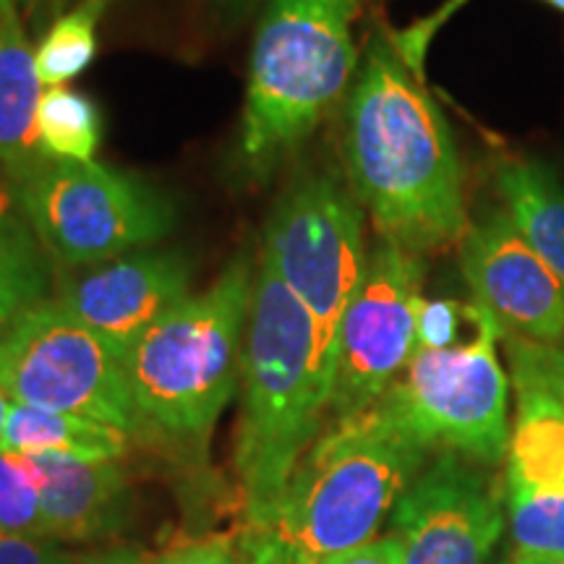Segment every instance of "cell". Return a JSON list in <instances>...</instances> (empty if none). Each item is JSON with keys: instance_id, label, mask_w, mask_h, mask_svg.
<instances>
[{"instance_id": "26", "label": "cell", "mask_w": 564, "mask_h": 564, "mask_svg": "<svg viewBox=\"0 0 564 564\" xmlns=\"http://www.w3.org/2000/svg\"><path fill=\"white\" fill-rule=\"evenodd\" d=\"M463 327H470V303H457L453 299L426 301L421 295L415 303V348L444 350L455 348L465 340Z\"/></svg>"}, {"instance_id": "32", "label": "cell", "mask_w": 564, "mask_h": 564, "mask_svg": "<svg viewBox=\"0 0 564 564\" xmlns=\"http://www.w3.org/2000/svg\"><path fill=\"white\" fill-rule=\"evenodd\" d=\"M55 3H61V0H0V13H6V11H11V9H17V11H40V9H45V6H55Z\"/></svg>"}, {"instance_id": "30", "label": "cell", "mask_w": 564, "mask_h": 564, "mask_svg": "<svg viewBox=\"0 0 564 564\" xmlns=\"http://www.w3.org/2000/svg\"><path fill=\"white\" fill-rule=\"evenodd\" d=\"M270 0H209V9L223 24H241L253 13L264 11Z\"/></svg>"}, {"instance_id": "33", "label": "cell", "mask_w": 564, "mask_h": 564, "mask_svg": "<svg viewBox=\"0 0 564 564\" xmlns=\"http://www.w3.org/2000/svg\"><path fill=\"white\" fill-rule=\"evenodd\" d=\"M11 400L6 398V392L0 390V442H3V429H6V415H9Z\"/></svg>"}, {"instance_id": "13", "label": "cell", "mask_w": 564, "mask_h": 564, "mask_svg": "<svg viewBox=\"0 0 564 564\" xmlns=\"http://www.w3.org/2000/svg\"><path fill=\"white\" fill-rule=\"evenodd\" d=\"M192 295V262L181 251L141 249L63 285L61 306L123 352Z\"/></svg>"}, {"instance_id": "36", "label": "cell", "mask_w": 564, "mask_h": 564, "mask_svg": "<svg viewBox=\"0 0 564 564\" xmlns=\"http://www.w3.org/2000/svg\"><path fill=\"white\" fill-rule=\"evenodd\" d=\"M554 564H564V560H560V562H554Z\"/></svg>"}, {"instance_id": "24", "label": "cell", "mask_w": 564, "mask_h": 564, "mask_svg": "<svg viewBox=\"0 0 564 564\" xmlns=\"http://www.w3.org/2000/svg\"><path fill=\"white\" fill-rule=\"evenodd\" d=\"M514 387H533L564 405V348L502 333Z\"/></svg>"}, {"instance_id": "19", "label": "cell", "mask_w": 564, "mask_h": 564, "mask_svg": "<svg viewBox=\"0 0 564 564\" xmlns=\"http://www.w3.org/2000/svg\"><path fill=\"white\" fill-rule=\"evenodd\" d=\"M21 212L0 220V333L32 306L47 301L51 262Z\"/></svg>"}, {"instance_id": "2", "label": "cell", "mask_w": 564, "mask_h": 564, "mask_svg": "<svg viewBox=\"0 0 564 564\" xmlns=\"http://www.w3.org/2000/svg\"><path fill=\"white\" fill-rule=\"evenodd\" d=\"M335 350L308 308L264 262L257 267L243 343V400L232 465L246 531L272 541L282 494L312 447L333 394Z\"/></svg>"}, {"instance_id": "14", "label": "cell", "mask_w": 564, "mask_h": 564, "mask_svg": "<svg viewBox=\"0 0 564 564\" xmlns=\"http://www.w3.org/2000/svg\"><path fill=\"white\" fill-rule=\"evenodd\" d=\"M40 489L45 539L95 541L116 533L129 512V476L121 460L24 457Z\"/></svg>"}, {"instance_id": "25", "label": "cell", "mask_w": 564, "mask_h": 564, "mask_svg": "<svg viewBox=\"0 0 564 564\" xmlns=\"http://www.w3.org/2000/svg\"><path fill=\"white\" fill-rule=\"evenodd\" d=\"M144 564H282L278 552L262 541L243 533L241 539L232 535H207V539L183 541L167 549Z\"/></svg>"}, {"instance_id": "27", "label": "cell", "mask_w": 564, "mask_h": 564, "mask_svg": "<svg viewBox=\"0 0 564 564\" xmlns=\"http://www.w3.org/2000/svg\"><path fill=\"white\" fill-rule=\"evenodd\" d=\"M465 3H470V0H444V3L434 13H429V17L413 21V24L405 26V30L387 32V34H390L392 47L398 51L400 58L408 63V68H411L415 76H421V79H423V63H426L429 45H432L436 32H440L442 26L447 24L449 19H453ZM544 3H549L552 9L564 13V0H544Z\"/></svg>"}, {"instance_id": "35", "label": "cell", "mask_w": 564, "mask_h": 564, "mask_svg": "<svg viewBox=\"0 0 564 564\" xmlns=\"http://www.w3.org/2000/svg\"><path fill=\"white\" fill-rule=\"evenodd\" d=\"M489 564H514V560H510V556H502V560H494Z\"/></svg>"}, {"instance_id": "6", "label": "cell", "mask_w": 564, "mask_h": 564, "mask_svg": "<svg viewBox=\"0 0 564 564\" xmlns=\"http://www.w3.org/2000/svg\"><path fill=\"white\" fill-rule=\"evenodd\" d=\"M476 327L455 348L419 350L379 405L426 449L497 465L510 449V379L497 358L505 327L474 301Z\"/></svg>"}, {"instance_id": "18", "label": "cell", "mask_w": 564, "mask_h": 564, "mask_svg": "<svg viewBox=\"0 0 564 564\" xmlns=\"http://www.w3.org/2000/svg\"><path fill=\"white\" fill-rule=\"evenodd\" d=\"M518 390V421L507 449V481L564 489V405L533 387Z\"/></svg>"}, {"instance_id": "16", "label": "cell", "mask_w": 564, "mask_h": 564, "mask_svg": "<svg viewBox=\"0 0 564 564\" xmlns=\"http://www.w3.org/2000/svg\"><path fill=\"white\" fill-rule=\"evenodd\" d=\"M505 215L564 282V178L544 160L502 158L494 171Z\"/></svg>"}, {"instance_id": "34", "label": "cell", "mask_w": 564, "mask_h": 564, "mask_svg": "<svg viewBox=\"0 0 564 564\" xmlns=\"http://www.w3.org/2000/svg\"><path fill=\"white\" fill-rule=\"evenodd\" d=\"M110 564H144V562H141V556L139 560H123V556H116Z\"/></svg>"}, {"instance_id": "15", "label": "cell", "mask_w": 564, "mask_h": 564, "mask_svg": "<svg viewBox=\"0 0 564 564\" xmlns=\"http://www.w3.org/2000/svg\"><path fill=\"white\" fill-rule=\"evenodd\" d=\"M42 91L21 13H0V167L13 186L47 160L37 139Z\"/></svg>"}, {"instance_id": "3", "label": "cell", "mask_w": 564, "mask_h": 564, "mask_svg": "<svg viewBox=\"0 0 564 564\" xmlns=\"http://www.w3.org/2000/svg\"><path fill=\"white\" fill-rule=\"evenodd\" d=\"M366 0H270L251 47L238 167L264 183L306 144L358 74L352 21Z\"/></svg>"}, {"instance_id": "9", "label": "cell", "mask_w": 564, "mask_h": 564, "mask_svg": "<svg viewBox=\"0 0 564 564\" xmlns=\"http://www.w3.org/2000/svg\"><path fill=\"white\" fill-rule=\"evenodd\" d=\"M262 262L299 299L335 350L337 324L366 272L364 207L333 171L301 173L274 204Z\"/></svg>"}, {"instance_id": "12", "label": "cell", "mask_w": 564, "mask_h": 564, "mask_svg": "<svg viewBox=\"0 0 564 564\" xmlns=\"http://www.w3.org/2000/svg\"><path fill=\"white\" fill-rule=\"evenodd\" d=\"M460 270L476 303L507 333L564 345V282L505 212L470 225L460 241Z\"/></svg>"}, {"instance_id": "23", "label": "cell", "mask_w": 564, "mask_h": 564, "mask_svg": "<svg viewBox=\"0 0 564 564\" xmlns=\"http://www.w3.org/2000/svg\"><path fill=\"white\" fill-rule=\"evenodd\" d=\"M0 533L45 539L40 489L24 457L0 449Z\"/></svg>"}, {"instance_id": "5", "label": "cell", "mask_w": 564, "mask_h": 564, "mask_svg": "<svg viewBox=\"0 0 564 564\" xmlns=\"http://www.w3.org/2000/svg\"><path fill=\"white\" fill-rule=\"evenodd\" d=\"M257 267L241 251L207 291L188 295L126 350L147 432L207 444L241 379Z\"/></svg>"}, {"instance_id": "20", "label": "cell", "mask_w": 564, "mask_h": 564, "mask_svg": "<svg viewBox=\"0 0 564 564\" xmlns=\"http://www.w3.org/2000/svg\"><path fill=\"white\" fill-rule=\"evenodd\" d=\"M37 139L45 158L91 162L102 139L100 110L82 91L66 87L45 89L37 108Z\"/></svg>"}, {"instance_id": "29", "label": "cell", "mask_w": 564, "mask_h": 564, "mask_svg": "<svg viewBox=\"0 0 564 564\" xmlns=\"http://www.w3.org/2000/svg\"><path fill=\"white\" fill-rule=\"evenodd\" d=\"M295 564H405V552L398 535L390 533V535H382V539L369 541V544L348 549V552L324 556V560L295 562Z\"/></svg>"}, {"instance_id": "8", "label": "cell", "mask_w": 564, "mask_h": 564, "mask_svg": "<svg viewBox=\"0 0 564 564\" xmlns=\"http://www.w3.org/2000/svg\"><path fill=\"white\" fill-rule=\"evenodd\" d=\"M0 390L11 403L82 415L131 440L147 432L123 352L61 301L37 303L0 333Z\"/></svg>"}, {"instance_id": "17", "label": "cell", "mask_w": 564, "mask_h": 564, "mask_svg": "<svg viewBox=\"0 0 564 564\" xmlns=\"http://www.w3.org/2000/svg\"><path fill=\"white\" fill-rule=\"evenodd\" d=\"M131 436L82 415L11 403L0 449L17 457L63 455L76 460H121Z\"/></svg>"}, {"instance_id": "21", "label": "cell", "mask_w": 564, "mask_h": 564, "mask_svg": "<svg viewBox=\"0 0 564 564\" xmlns=\"http://www.w3.org/2000/svg\"><path fill=\"white\" fill-rule=\"evenodd\" d=\"M108 6L110 0H79L42 34L40 45L34 47V66L42 87H63L95 61L97 26Z\"/></svg>"}, {"instance_id": "10", "label": "cell", "mask_w": 564, "mask_h": 564, "mask_svg": "<svg viewBox=\"0 0 564 564\" xmlns=\"http://www.w3.org/2000/svg\"><path fill=\"white\" fill-rule=\"evenodd\" d=\"M423 259L392 241L369 253L361 285L352 293L335 337L329 413H361L384 398L415 352V303Z\"/></svg>"}, {"instance_id": "31", "label": "cell", "mask_w": 564, "mask_h": 564, "mask_svg": "<svg viewBox=\"0 0 564 564\" xmlns=\"http://www.w3.org/2000/svg\"><path fill=\"white\" fill-rule=\"evenodd\" d=\"M17 212V192H13V183L9 181L3 167H0V220Z\"/></svg>"}, {"instance_id": "28", "label": "cell", "mask_w": 564, "mask_h": 564, "mask_svg": "<svg viewBox=\"0 0 564 564\" xmlns=\"http://www.w3.org/2000/svg\"><path fill=\"white\" fill-rule=\"evenodd\" d=\"M0 564H76V560L47 539L0 533Z\"/></svg>"}, {"instance_id": "4", "label": "cell", "mask_w": 564, "mask_h": 564, "mask_svg": "<svg viewBox=\"0 0 564 564\" xmlns=\"http://www.w3.org/2000/svg\"><path fill=\"white\" fill-rule=\"evenodd\" d=\"M426 453L379 403L335 419L282 494L272 533L282 564L324 560L377 539Z\"/></svg>"}, {"instance_id": "22", "label": "cell", "mask_w": 564, "mask_h": 564, "mask_svg": "<svg viewBox=\"0 0 564 564\" xmlns=\"http://www.w3.org/2000/svg\"><path fill=\"white\" fill-rule=\"evenodd\" d=\"M514 564H554L564 560V489L507 481Z\"/></svg>"}, {"instance_id": "7", "label": "cell", "mask_w": 564, "mask_h": 564, "mask_svg": "<svg viewBox=\"0 0 564 564\" xmlns=\"http://www.w3.org/2000/svg\"><path fill=\"white\" fill-rule=\"evenodd\" d=\"M13 192L47 257L66 267L105 264L150 249L175 228L165 194L95 160L47 158Z\"/></svg>"}, {"instance_id": "11", "label": "cell", "mask_w": 564, "mask_h": 564, "mask_svg": "<svg viewBox=\"0 0 564 564\" xmlns=\"http://www.w3.org/2000/svg\"><path fill=\"white\" fill-rule=\"evenodd\" d=\"M502 528V484L455 453L421 468L392 512L405 564H486Z\"/></svg>"}, {"instance_id": "1", "label": "cell", "mask_w": 564, "mask_h": 564, "mask_svg": "<svg viewBox=\"0 0 564 564\" xmlns=\"http://www.w3.org/2000/svg\"><path fill=\"white\" fill-rule=\"evenodd\" d=\"M343 158L384 241L423 257L470 230L453 129L384 30L373 32L345 100Z\"/></svg>"}]
</instances>
